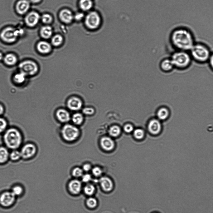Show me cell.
Returning a JSON list of instances; mask_svg holds the SVG:
<instances>
[{
  "mask_svg": "<svg viewBox=\"0 0 213 213\" xmlns=\"http://www.w3.org/2000/svg\"><path fill=\"white\" fill-rule=\"evenodd\" d=\"M170 42L175 50L189 51L195 43L191 31L184 27H178L171 32Z\"/></svg>",
  "mask_w": 213,
  "mask_h": 213,
  "instance_id": "1",
  "label": "cell"
},
{
  "mask_svg": "<svg viewBox=\"0 0 213 213\" xmlns=\"http://www.w3.org/2000/svg\"><path fill=\"white\" fill-rule=\"evenodd\" d=\"M188 52L192 60L200 64L207 62L213 54L207 46L201 42L195 43Z\"/></svg>",
  "mask_w": 213,
  "mask_h": 213,
  "instance_id": "2",
  "label": "cell"
},
{
  "mask_svg": "<svg viewBox=\"0 0 213 213\" xmlns=\"http://www.w3.org/2000/svg\"><path fill=\"white\" fill-rule=\"evenodd\" d=\"M3 140L5 146L8 149H17L22 144L23 136L20 130L12 127L7 128L4 132Z\"/></svg>",
  "mask_w": 213,
  "mask_h": 213,
  "instance_id": "3",
  "label": "cell"
},
{
  "mask_svg": "<svg viewBox=\"0 0 213 213\" xmlns=\"http://www.w3.org/2000/svg\"><path fill=\"white\" fill-rule=\"evenodd\" d=\"M174 68L185 70L190 66L192 59L188 51L175 50L170 57Z\"/></svg>",
  "mask_w": 213,
  "mask_h": 213,
  "instance_id": "4",
  "label": "cell"
},
{
  "mask_svg": "<svg viewBox=\"0 0 213 213\" xmlns=\"http://www.w3.org/2000/svg\"><path fill=\"white\" fill-rule=\"evenodd\" d=\"M60 134L63 140L68 142L76 140L80 135V131L77 126L69 123L63 124L61 128Z\"/></svg>",
  "mask_w": 213,
  "mask_h": 213,
  "instance_id": "5",
  "label": "cell"
},
{
  "mask_svg": "<svg viewBox=\"0 0 213 213\" xmlns=\"http://www.w3.org/2000/svg\"><path fill=\"white\" fill-rule=\"evenodd\" d=\"M18 30L14 27L8 26L4 27L0 32V38L6 43L10 44L15 42L19 36Z\"/></svg>",
  "mask_w": 213,
  "mask_h": 213,
  "instance_id": "6",
  "label": "cell"
},
{
  "mask_svg": "<svg viewBox=\"0 0 213 213\" xmlns=\"http://www.w3.org/2000/svg\"><path fill=\"white\" fill-rule=\"evenodd\" d=\"M100 16L96 12H90L85 17V24L90 29H95L97 28L100 26Z\"/></svg>",
  "mask_w": 213,
  "mask_h": 213,
  "instance_id": "7",
  "label": "cell"
},
{
  "mask_svg": "<svg viewBox=\"0 0 213 213\" xmlns=\"http://www.w3.org/2000/svg\"><path fill=\"white\" fill-rule=\"evenodd\" d=\"M20 151L22 158L28 160L35 155L37 151V148L35 144L28 142L24 145Z\"/></svg>",
  "mask_w": 213,
  "mask_h": 213,
  "instance_id": "8",
  "label": "cell"
},
{
  "mask_svg": "<svg viewBox=\"0 0 213 213\" xmlns=\"http://www.w3.org/2000/svg\"><path fill=\"white\" fill-rule=\"evenodd\" d=\"M19 67L20 72L26 75H32L35 74L38 71L36 64L31 61H26L21 62Z\"/></svg>",
  "mask_w": 213,
  "mask_h": 213,
  "instance_id": "9",
  "label": "cell"
},
{
  "mask_svg": "<svg viewBox=\"0 0 213 213\" xmlns=\"http://www.w3.org/2000/svg\"><path fill=\"white\" fill-rule=\"evenodd\" d=\"M16 197L11 191L4 192L0 195V204L4 207H10L15 203Z\"/></svg>",
  "mask_w": 213,
  "mask_h": 213,
  "instance_id": "10",
  "label": "cell"
},
{
  "mask_svg": "<svg viewBox=\"0 0 213 213\" xmlns=\"http://www.w3.org/2000/svg\"><path fill=\"white\" fill-rule=\"evenodd\" d=\"M55 116L57 120L63 124L68 123L70 121L71 115L69 112L65 109L61 108L57 110Z\"/></svg>",
  "mask_w": 213,
  "mask_h": 213,
  "instance_id": "11",
  "label": "cell"
},
{
  "mask_svg": "<svg viewBox=\"0 0 213 213\" xmlns=\"http://www.w3.org/2000/svg\"><path fill=\"white\" fill-rule=\"evenodd\" d=\"M40 19V16L38 13L34 11L31 12L26 16L25 21L26 24L30 27L36 26Z\"/></svg>",
  "mask_w": 213,
  "mask_h": 213,
  "instance_id": "12",
  "label": "cell"
},
{
  "mask_svg": "<svg viewBox=\"0 0 213 213\" xmlns=\"http://www.w3.org/2000/svg\"><path fill=\"white\" fill-rule=\"evenodd\" d=\"M148 127L149 131L151 134L156 135L160 132L162 129V126L159 120L153 119L149 121Z\"/></svg>",
  "mask_w": 213,
  "mask_h": 213,
  "instance_id": "13",
  "label": "cell"
},
{
  "mask_svg": "<svg viewBox=\"0 0 213 213\" xmlns=\"http://www.w3.org/2000/svg\"><path fill=\"white\" fill-rule=\"evenodd\" d=\"M30 7V2L27 0H19L16 4L15 8L18 14L23 15L27 12Z\"/></svg>",
  "mask_w": 213,
  "mask_h": 213,
  "instance_id": "14",
  "label": "cell"
},
{
  "mask_svg": "<svg viewBox=\"0 0 213 213\" xmlns=\"http://www.w3.org/2000/svg\"><path fill=\"white\" fill-rule=\"evenodd\" d=\"M67 106L70 111H77L82 107V102L81 100L77 97H72L68 101Z\"/></svg>",
  "mask_w": 213,
  "mask_h": 213,
  "instance_id": "15",
  "label": "cell"
},
{
  "mask_svg": "<svg viewBox=\"0 0 213 213\" xmlns=\"http://www.w3.org/2000/svg\"><path fill=\"white\" fill-rule=\"evenodd\" d=\"M81 182L77 179L71 180L69 183L68 188L70 192L73 195H77L82 190Z\"/></svg>",
  "mask_w": 213,
  "mask_h": 213,
  "instance_id": "16",
  "label": "cell"
},
{
  "mask_svg": "<svg viewBox=\"0 0 213 213\" xmlns=\"http://www.w3.org/2000/svg\"><path fill=\"white\" fill-rule=\"evenodd\" d=\"M159 66L161 71L165 73L170 72L174 69L170 57L162 59L160 62Z\"/></svg>",
  "mask_w": 213,
  "mask_h": 213,
  "instance_id": "17",
  "label": "cell"
},
{
  "mask_svg": "<svg viewBox=\"0 0 213 213\" xmlns=\"http://www.w3.org/2000/svg\"><path fill=\"white\" fill-rule=\"evenodd\" d=\"M99 184L103 190L106 192L111 191L113 188V183L111 179L106 176L101 177L99 180Z\"/></svg>",
  "mask_w": 213,
  "mask_h": 213,
  "instance_id": "18",
  "label": "cell"
},
{
  "mask_svg": "<svg viewBox=\"0 0 213 213\" xmlns=\"http://www.w3.org/2000/svg\"><path fill=\"white\" fill-rule=\"evenodd\" d=\"M59 17L62 22L66 23H70L74 18L71 11L66 9H63L59 13Z\"/></svg>",
  "mask_w": 213,
  "mask_h": 213,
  "instance_id": "19",
  "label": "cell"
},
{
  "mask_svg": "<svg viewBox=\"0 0 213 213\" xmlns=\"http://www.w3.org/2000/svg\"><path fill=\"white\" fill-rule=\"evenodd\" d=\"M100 143L102 148L107 151L112 150L114 146V142L110 138L105 136L102 137L100 140Z\"/></svg>",
  "mask_w": 213,
  "mask_h": 213,
  "instance_id": "20",
  "label": "cell"
},
{
  "mask_svg": "<svg viewBox=\"0 0 213 213\" xmlns=\"http://www.w3.org/2000/svg\"><path fill=\"white\" fill-rule=\"evenodd\" d=\"M37 48L39 52L42 53H47L51 50V46L48 42L41 41L37 44Z\"/></svg>",
  "mask_w": 213,
  "mask_h": 213,
  "instance_id": "21",
  "label": "cell"
},
{
  "mask_svg": "<svg viewBox=\"0 0 213 213\" xmlns=\"http://www.w3.org/2000/svg\"><path fill=\"white\" fill-rule=\"evenodd\" d=\"M9 152L5 146H0V164L6 163L9 159Z\"/></svg>",
  "mask_w": 213,
  "mask_h": 213,
  "instance_id": "22",
  "label": "cell"
},
{
  "mask_svg": "<svg viewBox=\"0 0 213 213\" xmlns=\"http://www.w3.org/2000/svg\"><path fill=\"white\" fill-rule=\"evenodd\" d=\"M83 121V116L80 113L76 112L71 115L70 121L72 124L76 126L81 124Z\"/></svg>",
  "mask_w": 213,
  "mask_h": 213,
  "instance_id": "23",
  "label": "cell"
},
{
  "mask_svg": "<svg viewBox=\"0 0 213 213\" xmlns=\"http://www.w3.org/2000/svg\"><path fill=\"white\" fill-rule=\"evenodd\" d=\"M3 60L5 64L9 66L14 65L17 61V58L16 56L12 53L7 54L4 56Z\"/></svg>",
  "mask_w": 213,
  "mask_h": 213,
  "instance_id": "24",
  "label": "cell"
},
{
  "mask_svg": "<svg viewBox=\"0 0 213 213\" xmlns=\"http://www.w3.org/2000/svg\"><path fill=\"white\" fill-rule=\"evenodd\" d=\"M52 29L49 26H45L41 29L40 33L42 37L45 39L50 38L52 35Z\"/></svg>",
  "mask_w": 213,
  "mask_h": 213,
  "instance_id": "25",
  "label": "cell"
},
{
  "mask_svg": "<svg viewBox=\"0 0 213 213\" xmlns=\"http://www.w3.org/2000/svg\"><path fill=\"white\" fill-rule=\"evenodd\" d=\"M169 114L168 109L165 107H162L159 108L157 112V116L159 119L164 120L169 116Z\"/></svg>",
  "mask_w": 213,
  "mask_h": 213,
  "instance_id": "26",
  "label": "cell"
},
{
  "mask_svg": "<svg viewBox=\"0 0 213 213\" xmlns=\"http://www.w3.org/2000/svg\"><path fill=\"white\" fill-rule=\"evenodd\" d=\"M79 4L81 9L84 11L90 10L93 6L91 0H80Z\"/></svg>",
  "mask_w": 213,
  "mask_h": 213,
  "instance_id": "27",
  "label": "cell"
},
{
  "mask_svg": "<svg viewBox=\"0 0 213 213\" xmlns=\"http://www.w3.org/2000/svg\"><path fill=\"white\" fill-rule=\"evenodd\" d=\"M21 158L20 151L18 149L12 150L11 151L9 152V159L12 161H17Z\"/></svg>",
  "mask_w": 213,
  "mask_h": 213,
  "instance_id": "28",
  "label": "cell"
},
{
  "mask_svg": "<svg viewBox=\"0 0 213 213\" xmlns=\"http://www.w3.org/2000/svg\"><path fill=\"white\" fill-rule=\"evenodd\" d=\"M26 76V75L24 73L20 72L13 76V81L16 83H22L25 80Z\"/></svg>",
  "mask_w": 213,
  "mask_h": 213,
  "instance_id": "29",
  "label": "cell"
},
{
  "mask_svg": "<svg viewBox=\"0 0 213 213\" xmlns=\"http://www.w3.org/2000/svg\"><path fill=\"white\" fill-rule=\"evenodd\" d=\"M83 190L85 193L86 195L91 196L94 193L95 188L93 185L88 184L84 186Z\"/></svg>",
  "mask_w": 213,
  "mask_h": 213,
  "instance_id": "30",
  "label": "cell"
},
{
  "mask_svg": "<svg viewBox=\"0 0 213 213\" xmlns=\"http://www.w3.org/2000/svg\"><path fill=\"white\" fill-rule=\"evenodd\" d=\"M120 132L121 130L120 127L115 125L112 126L109 131V135L114 137L118 136L120 134Z\"/></svg>",
  "mask_w": 213,
  "mask_h": 213,
  "instance_id": "31",
  "label": "cell"
},
{
  "mask_svg": "<svg viewBox=\"0 0 213 213\" xmlns=\"http://www.w3.org/2000/svg\"><path fill=\"white\" fill-rule=\"evenodd\" d=\"M63 41V38L62 36L60 35L56 34L52 37L51 42L53 46H57L60 45L62 43Z\"/></svg>",
  "mask_w": 213,
  "mask_h": 213,
  "instance_id": "32",
  "label": "cell"
},
{
  "mask_svg": "<svg viewBox=\"0 0 213 213\" xmlns=\"http://www.w3.org/2000/svg\"><path fill=\"white\" fill-rule=\"evenodd\" d=\"M83 171L82 168L76 167L73 169L72 171V176L75 178L81 177L83 175Z\"/></svg>",
  "mask_w": 213,
  "mask_h": 213,
  "instance_id": "33",
  "label": "cell"
},
{
  "mask_svg": "<svg viewBox=\"0 0 213 213\" xmlns=\"http://www.w3.org/2000/svg\"><path fill=\"white\" fill-rule=\"evenodd\" d=\"M23 188L22 186L16 185L13 187L11 191L16 196H17L21 195L23 193Z\"/></svg>",
  "mask_w": 213,
  "mask_h": 213,
  "instance_id": "34",
  "label": "cell"
},
{
  "mask_svg": "<svg viewBox=\"0 0 213 213\" xmlns=\"http://www.w3.org/2000/svg\"><path fill=\"white\" fill-rule=\"evenodd\" d=\"M86 204L89 208H94L97 205V201L95 198L90 197L86 200Z\"/></svg>",
  "mask_w": 213,
  "mask_h": 213,
  "instance_id": "35",
  "label": "cell"
},
{
  "mask_svg": "<svg viewBox=\"0 0 213 213\" xmlns=\"http://www.w3.org/2000/svg\"><path fill=\"white\" fill-rule=\"evenodd\" d=\"M7 122L4 118L0 116V134L4 133L7 129Z\"/></svg>",
  "mask_w": 213,
  "mask_h": 213,
  "instance_id": "36",
  "label": "cell"
},
{
  "mask_svg": "<svg viewBox=\"0 0 213 213\" xmlns=\"http://www.w3.org/2000/svg\"><path fill=\"white\" fill-rule=\"evenodd\" d=\"M133 133L135 138L138 140L142 139L144 137L145 134L144 131L139 128L135 129Z\"/></svg>",
  "mask_w": 213,
  "mask_h": 213,
  "instance_id": "37",
  "label": "cell"
},
{
  "mask_svg": "<svg viewBox=\"0 0 213 213\" xmlns=\"http://www.w3.org/2000/svg\"><path fill=\"white\" fill-rule=\"evenodd\" d=\"M41 19L43 23L48 24L51 22L53 20V18L51 16L50 14H45L42 15L41 17Z\"/></svg>",
  "mask_w": 213,
  "mask_h": 213,
  "instance_id": "38",
  "label": "cell"
},
{
  "mask_svg": "<svg viewBox=\"0 0 213 213\" xmlns=\"http://www.w3.org/2000/svg\"><path fill=\"white\" fill-rule=\"evenodd\" d=\"M92 172L93 175L96 177L100 176L102 173V170L98 167L93 168L92 170Z\"/></svg>",
  "mask_w": 213,
  "mask_h": 213,
  "instance_id": "39",
  "label": "cell"
},
{
  "mask_svg": "<svg viewBox=\"0 0 213 213\" xmlns=\"http://www.w3.org/2000/svg\"><path fill=\"white\" fill-rule=\"evenodd\" d=\"M94 112V109L91 107H85L82 110V112L84 114L88 115H92Z\"/></svg>",
  "mask_w": 213,
  "mask_h": 213,
  "instance_id": "40",
  "label": "cell"
},
{
  "mask_svg": "<svg viewBox=\"0 0 213 213\" xmlns=\"http://www.w3.org/2000/svg\"><path fill=\"white\" fill-rule=\"evenodd\" d=\"M81 177L82 181L86 183L89 182L91 179V176L89 174H83Z\"/></svg>",
  "mask_w": 213,
  "mask_h": 213,
  "instance_id": "41",
  "label": "cell"
},
{
  "mask_svg": "<svg viewBox=\"0 0 213 213\" xmlns=\"http://www.w3.org/2000/svg\"><path fill=\"white\" fill-rule=\"evenodd\" d=\"M123 129L125 132L129 133L133 131V128L131 125L127 124L124 126Z\"/></svg>",
  "mask_w": 213,
  "mask_h": 213,
  "instance_id": "42",
  "label": "cell"
},
{
  "mask_svg": "<svg viewBox=\"0 0 213 213\" xmlns=\"http://www.w3.org/2000/svg\"><path fill=\"white\" fill-rule=\"evenodd\" d=\"M91 168V166L90 164H85L83 165L82 169L83 171L88 172L90 170Z\"/></svg>",
  "mask_w": 213,
  "mask_h": 213,
  "instance_id": "43",
  "label": "cell"
},
{
  "mask_svg": "<svg viewBox=\"0 0 213 213\" xmlns=\"http://www.w3.org/2000/svg\"><path fill=\"white\" fill-rule=\"evenodd\" d=\"M84 17V14L82 13H77L75 16V19L78 21L81 20Z\"/></svg>",
  "mask_w": 213,
  "mask_h": 213,
  "instance_id": "44",
  "label": "cell"
},
{
  "mask_svg": "<svg viewBox=\"0 0 213 213\" xmlns=\"http://www.w3.org/2000/svg\"><path fill=\"white\" fill-rule=\"evenodd\" d=\"M210 67L212 69L213 65V54L210 57L208 62Z\"/></svg>",
  "mask_w": 213,
  "mask_h": 213,
  "instance_id": "45",
  "label": "cell"
},
{
  "mask_svg": "<svg viewBox=\"0 0 213 213\" xmlns=\"http://www.w3.org/2000/svg\"><path fill=\"white\" fill-rule=\"evenodd\" d=\"M4 112V109L3 106L0 104V116L3 115Z\"/></svg>",
  "mask_w": 213,
  "mask_h": 213,
  "instance_id": "46",
  "label": "cell"
},
{
  "mask_svg": "<svg viewBox=\"0 0 213 213\" xmlns=\"http://www.w3.org/2000/svg\"><path fill=\"white\" fill-rule=\"evenodd\" d=\"M30 1L33 3H37L40 2L41 0H30Z\"/></svg>",
  "mask_w": 213,
  "mask_h": 213,
  "instance_id": "47",
  "label": "cell"
},
{
  "mask_svg": "<svg viewBox=\"0 0 213 213\" xmlns=\"http://www.w3.org/2000/svg\"><path fill=\"white\" fill-rule=\"evenodd\" d=\"M3 57L4 56H3L2 54L0 52V61L3 60Z\"/></svg>",
  "mask_w": 213,
  "mask_h": 213,
  "instance_id": "48",
  "label": "cell"
},
{
  "mask_svg": "<svg viewBox=\"0 0 213 213\" xmlns=\"http://www.w3.org/2000/svg\"><path fill=\"white\" fill-rule=\"evenodd\" d=\"M151 213H160L158 212H157V211H153V212H152Z\"/></svg>",
  "mask_w": 213,
  "mask_h": 213,
  "instance_id": "49",
  "label": "cell"
}]
</instances>
